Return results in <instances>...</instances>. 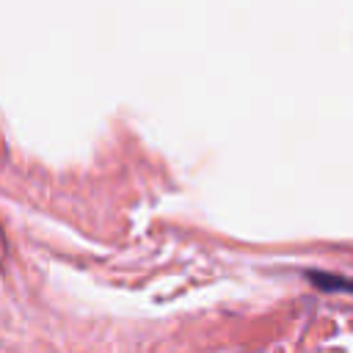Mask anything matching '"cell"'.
<instances>
[{"label":"cell","mask_w":353,"mask_h":353,"mask_svg":"<svg viewBox=\"0 0 353 353\" xmlns=\"http://www.w3.org/2000/svg\"><path fill=\"white\" fill-rule=\"evenodd\" d=\"M306 279H309L314 287H320V290H347V292H353V281H350V279H342V276H331V273L309 270Z\"/></svg>","instance_id":"1"}]
</instances>
